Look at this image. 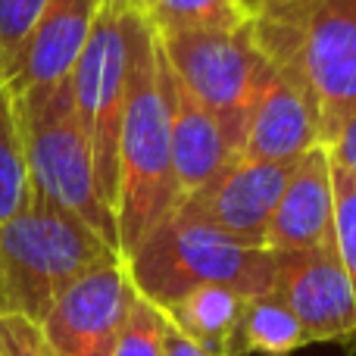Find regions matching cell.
<instances>
[{
	"label": "cell",
	"mask_w": 356,
	"mask_h": 356,
	"mask_svg": "<svg viewBox=\"0 0 356 356\" xmlns=\"http://www.w3.org/2000/svg\"><path fill=\"white\" fill-rule=\"evenodd\" d=\"M129 97L119 131V191L116 225L119 250L129 257L138 241L172 216L181 203L172 172L169 104L160 85L156 31L141 13L129 10Z\"/></svg>",
	"instance_id": "1"
},
{
	"label": "cell",
	"mask_w": 356,
	"mask_h": 356,
	"mask_svg": "<svg viewBox=\"0 0 356 356\" xmlns=\"http://www.w3.org/2000/svg\"><path fill=\"white\" fill-rule=\"evenodd\" d=\"M275 72L294 81L322 122V144L356 110V0H284L250 16Z\"/></svg>",
	"instance_id": "2"
},
{
	"label": "cell",
	"mask_w": 356,
	"mask_h": 356,
	"mask_svg": "<svg viewBox=\"0 0 356 356\" xmlns=\"http://www.w3.org/2000/svg\"><path fill=\"white\" fill-rule=\"evenodd\" d=\"M110 259L122 253L31 188L25 207L0 225V313L44 322L75 278Z\"/></svg>",
	"instance_id": "3"
},
{
	"label": "cell",
	"mask_w": 356,
	"mask_h": 356,
	"mask_svg": "<svg viewBox=\"0 0 356 356\" xmlns=\"http://www.w3.org/2000/svg\"><path fill=\"white\" fill-rule=\"evenodd\" d=\"M122 259L135 291L160 309L203 284H222L244 297L272 294L275 288L272 250L234 241L181 213L154 225Z\"/></svg>",
	"instance_id": "4"
},
{
	"label": "cell",
	"mask_w": 356,
	"mask_h": 356,
	"mask_svg": "<svg viewBox=\"0 0 356 356\" xmlns=\"http://www.w3.org/2000/svg\"><path fill=\"white\" fill-rule=\"evenodd\" d=\"M13 100L31 188L66 213L79 216L88 228H94L106 244L119 250L116 209L100 194L91 144L75 113L72 81L66 79L50 88H31Z\"/></svg>",
	"instance_id": "5"
},
{
	"label": "cell",
	"mask_w": 356,
	"mask_h": 356,
	"mask_svg": "<svg viewBox=\"0 0 356 356\" xmlns=\"http://www.w3.org/2000/svg\"><path fill=\"white\" fill-rule=\"evenodd\" d=\"M156 41L169 69L213 113L232 150L241 154L250 116L275 72L253 38V25L244 22L222 31H156Z\"/></svg>",
	"instance_id": "6"
},
{
	"label": "cell",
	"mask_w": 356,
	"mask_h": 356,
	"mask_svg": "<svg viewBox=\"0 0 356 356\" xmlns=\"http://www.w3.org/2000/svg\"><path fill=\"white\" fill-rule=\"evenodd\" d=\"M129 10L106 0L69 81L75 113L94 154L100 194L113 209L119 191V131L129 97Z\"/></svg>",
	"instance_id": "7"
},
{
	"label": "cell",
	"mask_w": 356,
	"mask_h": 356,
	"mask_svg": "<svg viewBox=\"0 0 356 356\" xmlns=\"http://www.w3.org/2000/svg\"><path fill=\"white\" fill-rule=\"evenodd\" d=\"M135 297L125 259H110L75 278L54 300L41 328L56 356H113Z\"/></svg>",
	"instance_id": "8"
},
{
	"label": "cell",
	"mask_w": 356,
	"mask_h": 356,
	"mask_svg": "<svg viewBox=\"0 0 356 356\" xmlns=\"http://www.w3.org/2000/svg\"><path fill=\"white\" fill-rule=\"evenodd\" d=\"M294 163H266L250 156H234L216 178H209L200 191L181 197L175 213L188 219L207 222L222 234L244 244L263 247V234L269 225L275 203L288 184Z\"/></svg>",
	"instance_id": "9"
},
{
	"label": "cell",
	"mask_w": 356,
	"mask_h": 356,
	"mask_svg": "<svg viewBox=\"0 0 356 356\" xmlns=\"http://www.w3.org/2000/svg\"><path fill=\"white\" fill-rule=\"evenodd\" d=\"M275 288L313 341H344L356 334V294L334 250H272Z\"/></svg>",
	"instance_id": "10"
},
{
	"label": "cell",
	"mask_w": 356,
	"mask_h": 356,
	"mask_svg": "<svg viewBox=\"0 0 356 356\" xmlns=\"http://www.w3.org/2000/svg\"><path fill=\"white\" fill-rule=\"evenodd\" d=\"M266 250H334V184L325 144L297 160L263 234Z\"/></svg>",
	"instance_id": "11"
},
{
	"label": "cell",
	"mask_w": 356,
	"mask_h": 356,
	"mask_svg": "<svg viewBox=\"0 0 356 356\" xmlns=\"http://www.w3.org/2000/svg\"><path fill=\"white\" fill-rule=\"evenodd\" d=\"M104 3L106 0H47L44 3L35 29L25 38L6 75V88L13 97L31 88L60 85L72 75Z\"/></svg>",
	"instance_id": "12"
},
{
	"label": "cell",
	"mask_w": 356,
	"mask_h": 356,
	"mask_svg": "<svg viewBox=\"0 0 356 356\" xmlns=\"http://www.w3.org/2000/svg\"><path fill=\"white\" fill-rule=\"evenodd\" d=\"M156 63H160V85L169 104V141H172V172L178 194L188 197L200 191L209 178H216L234 160L222 125L216 116L181 85V79L169 69L166 56L156 41Z\"/></svg>",
	"instance_id": "13"
},
{
	"label": "cell",
	"mask_w": 356,
	"mask_h": 356,
	"mask_svg": "<svg viewBox=\"0 0 356 356\" xmlns=\"http://www.w3.org/2000/svg\"><path fill=\"white\" fill-rule=\"evenodd\" d=\"M319 144L322 122L316 106L294 81H288L282 72H272L250 116L238 156L266 163H294Z\"/></svg>",
	"instance_id": "14"
},
{
	"label": "cell",
	"mask_w": 356,
	"mask_h": 356,
	"mask_svg": "<svg viewBox=\"0 0 356 356\" xmlns=\"http://www.w3.org/2000/svg\"><path fill=\"white\" fill-rule=\"evenodd\" d=\"M247 300L250 297L238 294L232 288L203 284V288H194L191 294L178 297L175 303L163 307V316L181 334H188L191 341L207 347L209 353L238 356L234 344H238V325H241Z\"/></svg>",
	"instance_id": "15"
},
{
	"label": "cell",
	"mask_w": 356,
	"mask_h": 356,
	"mask_svg": "<svg viewBox=\"0 0 356 356\" xmlns=\"http://www.w3.org/2000/svg\"><path fill=\"white\" fill-rule=\"evenodd\" d=\"M303 344H309L307 332L278 294H259L247 300L234 344L238 353L288 356Z\"/></svg>",
	"instance_id": "16"
},
{
	"label": "cell",
	"mask_w": 356,
	"mask_h": 356,
	"mask_svg": "<svg viewBox=\"0 0 356 356\" xmlns=\"http://www.w3.org/2000/svg\"><path fill=\"white\" fill-rule=\"evenodd\" d=\"M31 194L29 163H25L22 131H19L16 100L0 72V225L25 207Z\"/></svg>",
	"instance_id": "17"
},
{
	"label": "cell",
	"mask_w": 356,
	"mask_h": 356,
	"mask_svg": "<svg viewBox=\"0 0 356 356\" xmlns=\"http://www.w3.org/2000/svg\"><path fill=\"white\" fill-rule=\"evenodd\" d=\"M141 16L156 31H222L250 22L241 0H144Z\"/></svg>",
	"instance_id": "18"
},
{
	"label": "cell",
	"mask_w": 356,
	"mask_h": 356,
	"mask_svg": "<svg viewBox=\"0 0 356 356\" xmlns=\"http://www.w3.org/2000/svg\"><path fill=\"white\" fill-rule=\"evenodd\" d=\"M163 328H166L163 309L138 294L122 322L113 356H163Z\"/></svg>",
	"instance_id": "19"
},
{
	"label": "cell",
	"mask_w": 356,
	"mask_h": 356,
	"mask_svg": "<svg viewBox=\"0 0 356 356\" xmlns=\"http://www.w3.org/2000/svg\"><path fill=\"white\" fill-rule=\"evenodd\" d=\"M334 184V244L356 294V181L332 163Z\"/></svg>",
	"instance_id": "20"
},
{
	"label": "cell",
	"mask_w": 356,
	"mask_h": 356,
	"mask_svg": "<svg viewBox=\"0 0 356 356\" xmlns=\"http://www.w3.org/2000/svg\"><path fill=\"white\" fill-rule=\"evenodd\" d=\"M47 0H0V72L10 75L25 38L31 35Z\"/></svg>",
	"instance_id": "21"
},
{
	"label": "cell",
	"mask_w": 356,
	"mask_h": 356,
	"mask_svg": "<svg viewBox=\"0 0 356 356\" xmlns=\"http://www.w3.org/2000/svg\"><path fill=\"white\" fill-rule=\"evenodd\" d=\"M0 356H56L41 322L19 313H0Z\"/></svg>",
	"instance_id": "22"
},
{
	"label": "cell",
	"mask_w": 356,
	"mask_h": 356,
	"mask_svg": "<svg viewBox=\"0 0 356 356\" xmlns=\"http://www.w3.org/2000/svg\"><path fill=\"white\" fill-rule=\"evenodd\" d=\"M325 150H328V156H332L334 166L356 181V110L341 119V125L325 141Z\"/></svg>",
	"instance_id": "23"
},
{
	"label": "cell",
	"mask_w": 356,
	"mask_h": 356,
	"mask_svg": "<svg viewBox=\"0 0 356 356\" xmlns=\"http://www.w3.org/2000/svg\"><path fill=\"white\" fill-rule=\"evenodd\" d=\"M163 356H219V353H209L207 347L191 341L188 334H181L172 322L166 319V328H163Z\"/></svg>",
	"instance_id": "24"
},
{
	"label": "cell",
	"mask_w": 356,
	"mask_h": 356,
	"mask_svg": "<svg viewBox=\"0 0 356 356\" xmlns=\"http://www.w3.org/2000/svg\"><path fill=\"white\" fill-rule=\"evenodd\" d=\"M241 3H244V10L250 13H259V10H266V6H275V3H284V0H241Z\"/></svg>",
	"instance_id": "25"
},
{
	"label": "cell",
	"mask_w": 356,
	"mask_h": 356,
	"mask_svg": "<svg viewBox=\"0 0 356 356\" xmlns=\"http://www.w3.org/2000/svg\"><path fill=\"white\" fill-rule=\"evenodd\" d=\"M110 3L125 6V10H135V13H141V10H144V0H110Z\"/></svg>",
	"instance_id": "26"
},
{
	"label": "cell",
	"mask_w": 356,
	"mask_h": 356,
	"mask_svg": "<svg viewBox=\"0 0 356 356\" xmlns=\"http://www.w3.org/2000/svg\"><path fill=\"white\" fill-rule=\"evenodd\" d=\"M241 6H244V3H241Z\"/></svg>",
	"instance_id": "27"
}]
</instances>
